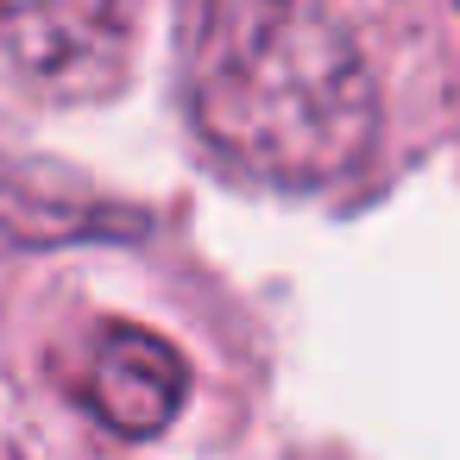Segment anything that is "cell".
Segmentation results:
<instances>
[{"instance_id": "1", "label": "cell", "mask_w": 460, "mask_h": 460, "mask_svg": "<svg viewBox=\"0 0 460 460\" xmlns=\"http://www.w3.org/2000/svg\"><path fill=\"white\" fill-rule=\"evenodd\" d=\"M196 146L278 196H366L447 114L441 0H183Z\"/></svg>"}, {"instance_id": "2", "label": "cell", "mask_w": 460, "mask_h": 460, "mask_svg": "<svg viewBox=\"0 0 460 460\" xmlns=\"http://www.w3.org/2000/svg\"><path fill=\"white\" fill-rule=\"evenodd\" d=\"M139 0H0V89L76 108L127 83Z\"/></svg>"}, {"instance_id": "3", "label": "cell", "mask_w": 460, "mask_h": 460, "mask_svg": "<svg viewBox=\"0 0 460 460\" xmlns=\"http://www.w3.org/2000/svg\"><path fill=\"white\" fill-rule=\"evenodd\" d=\"M183 391H190V372L177 359V347H164L158 334L146 328H95L89 353H83V378H76V397L95 422H108L114 435H158L177 410H183Z\"/></svg>"}, {"instance_id": "4", "label": "cell", "mask_w": 460, "mask_h": 460, "mask_svg": "<svg viewBox=\"0 0 460 460\" xmlns=\"http://www.w3.org/2000/svg\"><path fill=\"white\" fill-rule=\"evenodd\" d=\"M447 20V114H460V0H441Z\"/></svg>"}]
</instances>
